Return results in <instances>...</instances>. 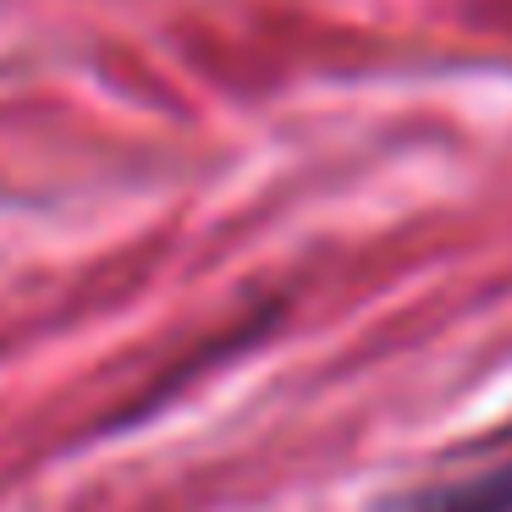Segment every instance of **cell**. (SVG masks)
<instances>
[{
  "mask_svg": "<svg viewBox=\"0 0 512 512\" xmlns=\"http://www.w3.org/2000/svg\"><path fill=\"white\" fill-rule=\"evenodd\" d=\"M413 512H512V457L485 474H468V479H452V485H435V490H419L408 501Z\"/></svg>",
  "mask_w": 512,
  "mask_h": 512,
  "instance_id": "cell-1",
  "label": "cell"
}]
</instances>
